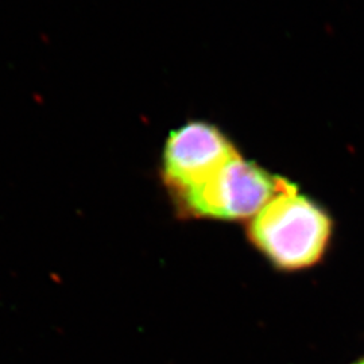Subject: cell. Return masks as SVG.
Listing matches in <instances>:
<instances>
[{"label":"cell","instance_id":"cell-1","mask_svg":"<svg viewBox=\"0 0 364 364\" xmlns=\"http://www.w3.org/2000/svg\"><path fill=\"white\" fill-rule=\"evenodd\" d=\"M255 246L284 270L309 267L323 258L332 220L289 182L254 216L250 225Z\"/></svg>","mask_w":364,"mask_h":364},{"label":"cell","instance_id":"cell-2","mask_svg":"<svg viewBox=\"0 0 364 364\" xmlns=\"http://www.w3.org/2000/svg\"><path fill=\"white\" fill-rule=\"evenodd\" d=\"M287 182L237 154L208 181L181 198L189 210L201 218L246 219L255 216Z\"/></svg>","mask_w":364,"mask_h":364},{"label":"cell","instance_id":"cell-3","mask_svg":"<svg viewBox=\"0 0 364 364\" xmlns=\"http://www.w3.org/2000/svg\"><path fill=\"white\" fill-rule=\"evenodd\" d=\"M236 156L234 146L216 127L188 123L170 134L164 154L165 177L181 196L208 181Z\"/></svg>","mask_w":364,"mask_h":364},{"label":"cell","instance_id":"cell-4","mask_svg":"<svg viewBox=\"0 0 364 364\" xmlns=\"http://www.w3.org/2000/svg\"><path fill=\"white\" fill-rule=\"evenodd\" d=\"M353 364H364V359H360V360H358V362H356V363H353Z\"/></svg>","mask_w":364,"mask_h":364}]
</instances>
